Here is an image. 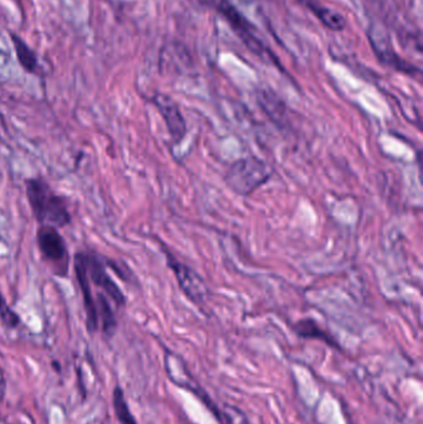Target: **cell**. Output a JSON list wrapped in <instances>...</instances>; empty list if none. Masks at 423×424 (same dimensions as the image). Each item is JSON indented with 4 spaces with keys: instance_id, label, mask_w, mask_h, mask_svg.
I'll return each mask as SVG.
<instances>
[{
    "instance_id": "obj_16",
    "label": "cell",
    "mask_w": 423,
    "mask_h": 424,
    "mask_svg": "<svg viewBox=\"0 0 423 424\" xmlns=\"http://www.w3.org/2000/svg\"><path fill=\"white\" fill-rule=\"evenodd\" d=\"M221 411V423L220 424H249V419L244 411L237 406L225 403Z\"/></svg>"
},
{
    "instance_id": "obj_4",
    "label": "cell",
    "mask_w": 423,
    "mask_h": 424,
    "mask_svg": "<svg viewBox=\"0 0 423 424\" xmlns=\"http://www.w3.org/2000/svg\"><path fill=\"white\" fill-rule=\"evenodd\" d=\"M37 246L44 258L53 265L55 273L65 277L69 271V253L64 237L58 228L41 225L37 234Z\"/></svg>"
},
{
    "instance_id": "obj_17",
    "label": "cell",
    "mask_w": 423,
    "mask_h": 424,
    "mask_svg": "<svg viewBox=\"0 0 423 424\" xmlns=\"http://www.w3.org/2000/svg\"><path fill=\"white\" fill-rule=\"evenodd\" d=\"M0 319L8 328H15L20 323L18 314L9 307L6 298L0 294Z\"/></svg>"
},
{
    "instance_id": "obj_11",
    "label": "cell",
    "mask_w": 423,
    "mask_h": 424,
    "mask_svg": "<svg viewBox=\"0 0 423 424\" xmlns=\"http://www.w3.org/2000/svg\"><path fill=\"white\" fill-rule=\"evenodd\" d=\"M303 6H307L314 15L322 22L323 25L334 30V32H341L344 30L345 18L340 15L338 11H332L328 6H323L318 0H299Z\"/></svg>"
},
{
    "instance_id": "obj_9",
    "label": "cell",
    "mask_w": 423,
    "mask_h": 424,
    "mask_svg": "<svg viewBox=\"0 0 423 424\" xmlns=\"http://www.w3.org/2000/svg\"><path fill=\"white\" fill-rule=\"evenodd\" d=\"M74 274H76L79 289H81V294H82V299H84L87 328L91 333H93L98 329V319H97V310H96L95 297L92 294L91 281L87 277L84 252H79L74 255Z\"/></svg>"
},
{
    "instance_id": "obj_18",
    "label": "cell",
    "mask_w": 423,
    "mask_h": 424,
    "mask_svg": "<svg viewBox=\"0 0 423 424\" xmlns=\"http://www.w3.org/2000/svg\"><path fill=\"white\" fill-rule=\"evenodd\" d=\"M4 390H6V382H4V377H3V375L0 373V399L3 398Z\"/></svg>"
},
{
    "instance_id": "obj_10",
    "label": "cell",
    "mask_w": 423,
    "mask_h": 424,
    "mask_svg": "<svg viewBox=\"0 0 423 424\" xmlns=\"http://www.w3.org/2000/svg\"><path fill=\"white\" fill-rule=\"evenodd\" d=\"M293 330L301 339L319 340L322 343H325L330 347L341 351L340 345L333 335L329 334L327 330L320 328V325L313 319H301L293 325Z\"/></svg>"
},
{
    "instance_id": "obj_7",
    "label": "cell",
    "mask_w": 423,
    "mask_h": 424,
    "mask_svg": "<svg viewBox=\"0 0 423 424\" xmlns=\"http://www.w3.org/2000/svg\"><path fill=\"white\" fill-rule=\"evenodd\" d=\"M86 270L87 277L90 279L91 284L100 288L102 292L106 293L111 298L112 302L117 307H122L126 303V297L123 294L121 288L117 286L116 281L112 279L111 276L107 272L106 258L96 253H85Z\"/></svg>"
},
{
    "instance_id": "obj_13",
    "label": "cell",
    "mask_w": 423,
    "mask_h": 424,
    "mask_svg": "<svg viewBox=\"0 0 423 424\" xmlns=\"http://www.w3.org/2000/svg\"><path fill=\"white\" fill-rule=\"evenodd\" d=\"M370 41L372 44V48H374L376 53H377V56L380 58L381 61L384 64L390 66L392 69H398V71L408 74H415L416 72H419L417 67H415L412 65L403 61L400 56H397L395 51L386 50V43L384 40H380V44L376 43L374 40H370Z\"/></svg>"
},
{
    "instance_id": "obj_5",
    "label": "cell",
    "mask_w": 423,
    "mask_h": 424,
    "mask_svg": "<svg viewBox=\"0 0 423 424\" xmlns=\"http://www.w3.org/2000/svg\"><path fill=\"white\" fill-rule=\"evenodd\" d=\"M165 370H167L170 381L176 385L178 387L186 388L189 392L194 393L196 397L199 398L201 402L207 406L209 411L220 422L221 411L217 407L216 403L212 401L210 396H207V393L202 390L200 385L194 380V377L191 375L190 371L188 370L184 361L181 360L179 356L175 355L170 351H167V354H165Z\"/></svg>"
},
{
    "instance_id": "obj_14",
    "label": "cell",
    "mask_w": 423,
    "mask_h": 424,
    "mask_svg": "<svg viewBox=\"0 0 423 424\" xmlns=\"http://www.w3.org/2000/svg\"><path fill=\"white\" fill-rule=\"evenodd\" d=\"M11 37L14 48H15L16 58L22 65V69L27 72H35L37 69V59L35 53L22 41L20 37H16L14 34H11Z\"/></svg>"
},
{
    "instance_id": "obj_15",
    "label": "cell",
    "mask_w": 423,
    "mask_h": 424,
    "mask_svg": "<svg viewBox=\"0 0 423 424\" xmlns=\"http://www.w3.org/2000/svg\"><path fill=\"white\" fill-rule=\"evenodd\" d=\"M113 406L116 411L117 418L121 422V424H137V420L134 419L131 411L128 409L127 402L124 399V395L121 388L117 387L113 393Z\"/></svg>"
},
{
    "instance_id": "obj_3",
    "label": "cell",
    "mask_w": 423,
    "mask_h": 424,
    "mask_svg": "<svg viewBox=\"0 0 423 424\" xmlns=\"http://www.w3.org/2000/svg\"><path fill=\"white\" fill-rule=\"evenodd\" d=\"M207 3L228 20L233 32H236L249 50L259 55V58L275 62V56L266 48L265 44L257 37L256 27L236 9V6H233L228 0H207Z\"/></svg>"
},
{
    "instance_id": "obj_1",
    "label": "cell",
    "mask_w": 423,
    "mask_h": 424,
    "mask_svg": "<svg viewBox=\"0 0 423 424\" xmlns=\"http://www.w3.org/2000/svg\"><path fill=\"white\" fill-rule=\"evenodd\" d=\"M27 197L37 223L65 227L71 223V213L64 197L58 195L43 179H27Z\"/></svg>"
},
{
    "instance_id": "obj_2",
    "label": "cell",
    "mask_w": 423,
    "mask_h": 424,
    "mask_svg": "<svg viewBox=\"0 0 423 424\" xmlns=\"http://www.w3.org/2000/svg\"><path fill=\"white\" fill-rule=\"evenodd\" d=\"M273 170L263 160L249 157L236 160L225 175L228 187L241 197H247L270 180Z\"/></svg>"
},
{
    "instance_id": "obj_12",
    "label": "cell",
    "mask_w": 423,
    "mask_h": 424,
    "mask_svg": "<svg viewBox=\"0 0 423 424\" xmlns=\"http://www.w3.org/2000/svg\"><path fill=\"white\" fill-rule=\"evenodd\" d=\"M95 303L98 326L100 324V328L105 334H113L116 330L117 320L110 299L105 293H97L95 296Z\"/></svg>"
},
{
    "instance_id": "obj_8",
    "label": "cell",
    "mask_w": 423,
    "mask_h": 424,
    "mask_svg": "<svg viewBox=\"0 0 423 424\" xmlns=\"http://www.w3.org/2000/svg\"><path fill=\"white\" fill-rule=\"evenodd\" d=\"M152 102L164 119L173 143H181L186 134V122L176 102L173 101L169 95L163 93L154 95Z\"/></svg>"
},
{
    "instance_id": "obj_6",
    "label": "cell",
    "mask_w": 423,
    "mask_h": 424,
    "mask_svg": "<svg viewBox=\"0 0 423 424\" xmlns=\"http://www.w3.org/2000/svg\"><path fill=\"white\" fill-rule=\"evenodd\" d=\"M164 255L167 256V262L170 270L174 272L180 289L186 297L197 305L205 303V299L209 296V288L205 281L194 270H191L189 265H184L179 260H176L168 249H164Z\"/></svg>"
}]
</instances>
